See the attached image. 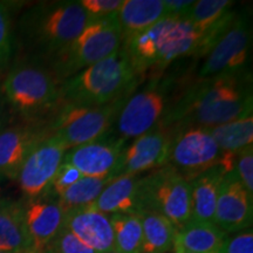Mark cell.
<instances>
[{
  "instance_id": "6da1fadb",
  "label": "cell",
  "mask_w": 253,
  "mask_h": 253,
  "mask_svg": "<svg viewBox=\"0 0 253 253\" xmlns=\"http://www.w3.org/2000/svg\"><path fill=\"white\" fill-rule=\"evenodd\" d=\"M252 79L249 69L198 80L171 106L156 128H211L252 115Z\"/></svg>"
},
{
  "instance_id": "7a4b0ae2",
  "label": "cell",
  "mask_w": 253,
  "mask_h": 253,
  "mask_svg": "<svg viewBox=\"0 0 253 253\" xmlns=\"http://www.w3.org/2000/svg\"><path fill=\"white\" fill-rule=\"evenodd\" d=\"M89 21L79 1H41L25 9L15 26V42L27 59L47 62L81 33Z\"/></svg>"
},
{
  "instance_id": "3957f363",
  "label": "cell",
  "mask_w": 253,
  "mask_h": 253,
  "mask_svg": "<svg viewBox=\"0 0 253 253\" xmlns=\"http://www.w3.org/2000/svg\"><path fill=\"white\" fill-rule=\"evenodd\" d=\"M203 33L184 19L167 17L136 36L122 41L121 47L140 78L162 71L179 58L197 56Z\"/></svg>"
},
{
  "instance_id": "277c9868",
  "label": "cell",
  "mask_w": 253,
  "mask_h": 253,
  "mask_svg": "<svg viewBox=\"0 0 253 253\" xmlns=\"http://www.w3.org/2000/svg\"><path fill=\"white\" fill-rule=\"evenodd\" d=\"M143 78L136 75L125 50L82 69L60 84V104L104 106L129 96Z\"/></svg>"
},
{
  "instance_id": "5b68a950",
  "label": "cell",
  "mask_w": 253,
  "mask_h": 253,
  "mask_svg": "<svg viewBox=\"0 0 253 253\" xmlns=\"http://www.w3.org/2000/svg\"><path fill=\"white\" fill-rule=\"evenodd\" d=\"M6 106L21 121L43 123L60 106V84L45 63L25 59L9 66L0 84Z\"/></svg>"
},
{
  "instance_id": "8992f818",
  "label": "cell",
  "mask_w": 253,
  "mask_h": 253,
  "mask_svg": "<svg viewBox=\"0 0 253 253\" xmlns=\"http://www.w3.org/2000/svg\"><path fill=\"white\" fill-rule=\"evenodd\" d=\"M121 45L122 34L118 13L89 19L81 33L45 65L60 84L82 69L114 54Z\"/></svg>"
},
{
  "instance_id": "52a82bcc",
  "label": "cell",
  "mask_w": 253,
  "mask_h": 253,
  "mask_svg": "<svg viewBox=\"0 0 253 253\" xmlns=\"http://www.w3.org/2000/svg\"><path fill=\"white\" fill-rule=\"evenodd\" d=\"M128 97L104 106L60 104L47 125L49 135L59 138L68 149L99 140L112 130Z\"/></svg>"
},
{
  "instance_id": "ba28073f",
  "label": "cell",
  "mask_w": 253,
  "mask_h": 253,
  "mask_svg": "<svg viewBox=\"0 0 253 253\" xmlns=\"http://www.w3.org/2000/svg\"><path fill=\"white\" fill-rule=\"evenodd\" d=\"M141 192L144 211L162 214L177 232L191 220L189 182L170 164L142 177Z\"/></svg>"
},
{
  "instance_id": "9c48e42d",
  "label": "cell",
  "mask_w": 253,
  "mask_h": 253,
  "mask_svg": "<svg viewBox=\"0 0 253 253\" xmlns=\"http://www.w3.org/2000/svg\"><path fill=\"white\" fill-rule=\"evenodd\" d=\"M171 84L169 78H154L143 89L129 95L114 123L116 136L126 142L158 126L171 108Z\"/></svg>"
},
{
  "instance_id": "30bf717a",
  "label": "cell",
  "mask_w": 253,
  "mask_h": 253,
  "mask_svg": "<svg viewBox=\"0 0 253 253\" xmlns=\"http://www.w3.org/2000/svg\"><path fill=\"white\" fill-rule=\"evenodd\" d=\"M251 41V14L248 11L236 12L229 27L205 55L198 73L199 80L248 69Z\"/></svg>"
},
{
  "instance_id": "8fae6325",
  "label": "cell",
  "mask_w": 253,
  "mask_h": 253,
  "mask_svg": "<svg viewBox=\"0 0 253 253\" xmlns=\"http://www.w3.org/2000/svg\"><path fill=\"white\" fill-rule=\"evenodd\" d=\"M171 131L173 136L168 164L175 168L186 181L219 166L223 153L207 128L189 126Z\"/></svg>"
},
{
  "instance_id": "7c38bea8",
  "label": "cell",
  "mask_w": 253,
  "mask_h": 253,
  "mask_svg": "<svg viewBox=\"0 0 253 253\" xmlns=\"http://www.w3.org/2000/svg\"><path fill=\"white\" fill-rule=\"evenodd\" d=\"M67 150L59 138L48 135L31 151L15 179L25 197L34 198L48 191Z\"/></svg>"
},
{
  "instance_id": "4fadbf2b",
  "label": "cell",
  "mask_w": 253,
  "mask_h": 253,
  "mask_svg": "<svg viewBox=\"0 0 253 253\" xmlns=\"http://www.w3.org/2000/svg\"><path fill=\"white\" fill-rule=\"evenodd\" d=\"M48 135L45 123L6 122L0 128V181L17 179L28 155Z\"/></svg>"
},
{
  "instance_id": "5bb4252c",
  "label": "cell",
  "mask_w": 253,
  "mask_h": 253,
  "mask_svg": "<svg viewBox=\"0 0 253 253\" xmlns=\"http://www.w3.org/2000/svg\"><path fill=\"white\" fill-rule=\"evenodd\" d=\"M173 132L155 128L145 132L123 150L112 178L122 175H140L166 166L169 160Z\"/></svg>"
},
{
  "instance_id": "9a60e30c",
  "label": "cell",
  "mask_w": 253,
  "mask_h": 253,
  "mask_svg": "<svg viewBox=\"0 0 253 253\" xmlns=\"http://www.w3.org/2000/svg\"><path fill=\"white\" fill-rule=\"evenodd\" d=\"M126 147V141L116 135H104L99 140L68 149L62 162L77 168L86 177L112 178Z\"/></svg>"
},
{
  "instance_id": "2e32d148",
  "label": "cell",
  "mask_w": 253,
  "mask_h": 253,
  "mask_svg": "<svg viewBox=\"0 0 253 253\" xmlns=\"http://www.w3.org/2000/svg\"><path fill=\"white\" fill-rule=\"evenodd\" d=\"M252 218L253 196L246 191L235 172L225 173L218 192L213 224L229 235L251 227Z\"/></svg>"
},
{
  "instance_id": "e0dca14e",
  "label": "cell",
  "mask_w": 253,
  "mask_h": 253,
  "mask_svg": "<svg viewBox=\"0 0 253 253\" xmlns=\"http://www.w3.org/2000/svg\"><path fill=\"white\" fill-rule=\"evenodd\" d=\"M25 221L37 252L43 253L48 243L62 229L65 212L56 196L47 191L23 202Z\"/></svg>"
},
{
  "instance_id": "ac0fdd59",
  "label": "cell",
  "mask_w": 253,
  "mask_h": 253,
  "mask_svg": "<svg viewBox=\"0 0 253 253\" xmlns=\"http://www.w3.org/2000/svg\"><path fill=\"white\" fill-rule=\"evenodd\" d=\"M63 227L71 231L82 243L97 253L115 251L114 233L108 214L91 205L65 213Z\"/></svg>"
},
{
  "instance_id": "d6986e66",
  "label": "cell",
  "mask_w": 253,
  "mask_h": 253,
  "mask_svg": "<svg viewBox=\"0 0 253 253\" xmlns=\"http://www.w3.org/2000/svg\"><path fill=\"white\" fill-rule=\"evenodd\" d=\"M141 175L114 177L91 207L104 214H138L144 211Z\"/></svg>"
},
{
  "instance_id": "ffe728a7",
  "label": "cell",
  "mask_w": 253,
  "mask_h": 253,
  "mask_svg": "<svg viewBox=\"0 0 253 253\" xmlns=\"http://www.w3.org/2000/svg\"><path fill=\"white\" fill-rule=\"evenodd\" d=\"M0 250L39 253L28 233L23 202L0 199Z\"/></svg>"
},
{
  "instance_id": "44dd1931",
  "label": "cell",
  "mask_w": 253,
  "mask_h": 253,
  "mask_svg": "<svg viewBox=\"0 0 253 253\" xmlns=\"http://www.w3.org/2000/svg\"><path fill=\"white\" fill-rule=\"evenodd\" d=\"M225 173L219 164L188 181L191 194V220L213 223L218 192Z\"/></svg>"
},
{
  "instance_id": "7402d4cb",
  "label": "cell",
  "mask_w": 253,
  "mask_h": 253,
  "mask_svg": "<svg viewBox=\"0 0 253 253\" xmlns=\"http://www.w3.org/2000/svg\"><path fill=\"white\" fill-rule=\"evenodd\" d=\"M167 18L163 0H123L118 12L122 41Z\"/></svg>"
},
{
  "instance_id": "603a6c76",
  "label": "cell",
  "mask_w": 253,
  "mask_h": 253,
  "mask_svg": "<svg viewBox=\"0 0 253 253\" xmlns=\"http://www.w3.org/2000/svg\"><path fill=\"white\" fill-rule=\"evenodd\" d=\"M227 236L213 223L190 220L177 232L176 239L194 253H221Z\"/></svg>"
},
{
  "instance_id": "cb8c5ba5",
  "label": "cell",
  "mask_w": 253,
  "mask_h": 253,
  "mask_svg": "<svg viewBox=\"0 0 253 253\" xmlns=\"http://www.w3.org/2000/svg\"><path fill=\"white\" fill-rule=\"evenodd\" d=\"M141 253H168L173 250L177 231L166 217L154 211H142Z\"/></svg>"
},
{
  "instance_id": "d4e9b609",
  "label": "cell",
  "mask_w": 253,
  "mask_h": 253,
  "mask_svg": "<svg viewBox=\"0 0 253 253\" xmlns=\"http://www.w3.org/2000/svg\"><path fill=\"white\" fill-rule=\"evenodd\" d=\"M223 154L237 155L253 142V116L207 128Z\"/></svg>"
},
{
  "instance_id": "484cf974",
  "label": "cell",
  "mask_w": 253,
  "mask_h": 253,
  "mask_svg": "<svg viewBox=\"0 0 253 253\" xmlns=\"http://www.w3.org/2000/svg\"><path fill=\"white\" fill-rule=\"evenodd\" d=\"M110 179H112L110 177H106V178L82 177L58 197L63 212L67 213L75 209L89 207L96 201Z\"/></svg>"
},
{
  "instance_id": "4316f807",
  "label": "cell",
  "mask_w": 253,
  "mask_h": 253,
  "mask_svg": "<svg viewBox=\"0 0 253 253\" xmlns=\"http://www.w3.org/2000/svg\"><path fill=\"white\" fill-rule=\"evenodd\" d=\"M114 245L118 253H141L142 223L140 214H110Z\"/></svg>"
},
{
  "instance_id": "83f0119b",
  "label": "cell",
  "mask_w": 253,
  "mask_h": 253,
  "mask_svg": "<svg viewBox=\"0 0 253 253\" xmlns=\"http://www.w3.org/2000/svg\"><path fill=\"white\" fill-rule=\"evenodd\" d=\"M233 4L235 1L230 0H199L194 2L184 20L203 33L225 18L232 11Z\"/></svg>"
},
{
  "instance_id": "f1b7e54d",
  "label": "cell",
  "mask_w": 253,
  "mask_h": 253,
  "mask_svg": "<svg viewBox=\"0 0 253 253\" xmlns=\"http://www.w3.org/2000/svg\"><path fill=\"white\" fill-rule=\"evenodd\" d=\"M15 31L9 5L0 1V74L12 66L15 53Z\"/></svg>"
},
{
  "instance_id": "f546056e",
  "label": "cell",
  "mask_w": 253,
  "mask_h": 253,
  "mask_svg": "<svg viewBox=\"0 0 253 253\" xmlns=\"http://www.w3.org/2000/svg\"><path fill=\"white\" fill-rule=\"evenodd\" d=\"M46 253H97L62 226L45 249Z\"/></svg>"
},
{
  "instance_id": "4dcf8cb0",
  "label": "cell",
  "mask_w": 253,
  "mask_h": 253,
  "mask_svg": "<svg viewBox=\"0 0 253 253\" xmlns=\"http://www.w3.org/2000/svg\"><path fill=\"white\" fill-rule=\"evenodd\" d=\"M233 172L250 195L253 196V145L237 154Z\"/></svg>"
},
{
  "instance_id": "1f68e13d",
  "label": "cell",
  "mask_w": 253,
  "mask_h": 253,
  "mask_svg": "<svg viewBox=\"0 0 253 253\" xmlns=\"http://www.w3.org/2000/svg\"><path fill=\"white\" fill-rule=\"evenodd\" d=\"M82 177H84V175L79 171L77 168H74L68 163L62 162L48 191L50 194L56 196V197H59L65 190H67L69 186L77 183Z\"/></svg>"
},
{
  "instance_id": "d6a6232c",
  "label": "cell",
  "mask_w": 253,
  "mask_h": 253,
  "mask_svg": "<svg viewBox=\"0 0 253 253\" xmlns=\"http://www.w3.org/2000/svg\"><path fill=\"white\" fill-rule=\"evenodd\" d=\"M123 0H80V5L89 19H100L116 14Z\"/></svg>"
},
{
  "instance_id": "836d02e7",
  "label": "cell",
  "mask_w": 253,
  "mask_h": 253,
  "mask_svg": "<svg viewBox=\"0 0 253 253\" xmlns=\"http://www.w3.org/2000/svg\"><path fill=\"white\" fill-rule=\"evenodd\" d=\"M232 237L227 236L221 253H253V232L251 229L235 232Z\"/></svg>"
},
{
  "instance_id": "e575fe53",
  "label": "cell",
  "mask_w": 253,
  "mask_h": 253,
  "mask_svg": "<svg viewBox=\"0 0 253 253\" xmlns=\"http://www.w3.org/2000/svg\"><path fill=\"white\" fill-rule=\"evenodd\" d=\"M167 17L184 19L189 9L194 5V0H163Z\"/></svg>"
},
{
  "instance_id": "d590c367",
  "label": "cell",
  "mask_w": 253,
  "mask_h": 253,
  "mask_svg": "<svg viewBox=\"0 0 253 253\" xmlns=\"http://www.w3.org/2000/svg\"><path fill=\"white\" fill-rule=\"evenodd\" d=\"M6 115H7V106H6L4 97H2L1 93H0V128L7 122Z\"/></svg>"
},
{
  "instance_id": "8d00e7d4",
  "label": "cell",
  "mask_w": 253,
  "mask_h": 253,
  "mask_svg": "<svg viewBox=\"0 0 253 253\" xmlns=\"http://www.w3.org/2000/svg\"><path fill=\"white\" fill-rule=\"evenodd\" d=\"M173 251H175V253H194L189 251V250H186L184 246H182L181 243H179L177 239L175 240V245H173Z\"/></svg>"
},
{
  "instance_id": "74e56055",
  "label": "cell",
  "mask_w": 253,
  "mask_h": 253,
  "mask_svg": "<svg viewBox=\"0 0 253 253\" xmlns=\"http://www.w3.org/2000/svg\"><path fill=\"white\" fill-rule=\"evenodd\" d=\"M0 253H23V252H17V251H7V250H0Z\"/></svg>"
},
{
  "instance_id": "f35d334b",
  "label": "cell",
  "mask_w": 253,
  "mask_h": 253,
  "mask_svg": "<svg viewBox=\"0 0 253 253\" xmlns=\"http://www.w3.org/2000/svg\"><path fill=\"white\" fill-rule=\"evenodd\" d=\"M108 253H118L116 251H113V252H108Z\"/></svg>"
}]
</instances>
